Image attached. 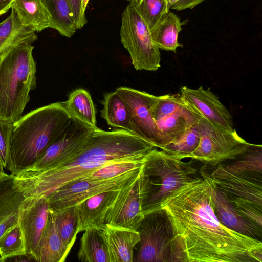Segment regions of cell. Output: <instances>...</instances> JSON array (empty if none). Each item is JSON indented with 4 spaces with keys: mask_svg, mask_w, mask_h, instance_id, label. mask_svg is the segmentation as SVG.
Returning <instances> with one entry per match:
<instances>
[{
    "mask_svg": "<svg viewBox=\"0 0 262 262\" xmlns=\"http://www.w3.org/2000/svg\"><path fill=\"white\" fill-rule=\"evenodd\" d=\"M13 123L0 121V164L4 169L12 173L11 157V140Z\"/></svg>",
    "mask_w": 262,
    "mask_h": 262,
    "instance_id": "obj_36",
    "label": "cell"
},
{
    "mask_svg": "<svg viewBox=\"0 0 262 262\" xmlns=\"http://www.w3.org/2000/svg\"><path fill=\"white\" fill-rule=\"evenodd\" d=\"M37 39L35 32L23 25L11 9L10 15L0 23V56L21 42L33 43Z\"/></svg>",
    "mask_w": 262,
    "mask_h": 262,
    "instance_id": "obj_25",
    "label": "cell"
},
{
    "mask_svg": "<svg viewBox=\"0 0 262 262\" xmlns=\"http://www.w3.org/2000/svg\"><path fill=\"white\" fill-rule=\"evenodd\" d=\"M143 167L111 179H80L64 185L46 196L50 210L55 212L74 206L99 193L120 189L136 180Z\"/></svg>",
    "mask_w": 262,
    "mask_h": 262,
    "instance_id": "obj_10",
    "label": "cell"
},
{
    "mask_svg": "<svg viewBox=\"0 0 262 262\" xmlns=\"http://www.w3.org/2000/svg\"><path fill=\"white\" fill-rule=\"evenodd\" d=\"M25 196L15 187L12 174L0 182V236L18 223L19 210Z\"/></svg>",
    "mask_w": 262,
    "mask_h": 262,
    "instance_id": "obj_21",
    "label": "cell"
},
{
    "mask_svg": "<svg viewBox=\"0 0 262 262\" xmlns=\"http://www.w3.org/2000/svg\"><path fill=\"white\" fill-rule=\"evenodd\" d=\"M137 231L140 237L139 248L133 261L170 262L173 233L163 210L145 214Z\"/></svg>",
    "mask_w": 262,
    "mask_h": 262,
    "instance_id": "obj_9",
    "label": "cell"
},
{
    "mask_svg": "<svg viewBox=\"0 0 262 262\" xmlns=\"http://www.w3.org/2000/svg\"><path fill=\"white\" fill-rule=\"evenodd\" d=\"M32 42L25 41L0 56V121L19 119L36 86V67Z\"/></svg>",
    "mask_w": 262,
    "mask_h": 262,
    "instance_id": "obj_4",
    "label": "cell"
},
{
    "mask_svg": "<svg viewBox=\"0 0 262 262\" xmlns=\"http://www.w3.org/2000/svg\"><path fill=\"white\" fill-rule=\"evenodd\" d=\"M13 0H0V16L6 13L11 9Z\"/></svg>",
    "mask_w": 262,
    "mask_h": 262,
    "instance_id": "obj_39",
    "label": "cell"
},
{
    "mask_svg": "<svg viewBox=\"0 0 262 262\" xmlns=\"http://www.w3.org/2000/svg\"><path fill=\"white\" fill-rule=\"evenodd\" d=\"M154 186V181L144 174L142 168L138 178L122 189L105 215V224L137 230L145 216L144 204Z\"/></svg>",
    "mask_w": 262,
    "mask_h": 262,
    "instance_id": "obj_8",
    "label": "cell"
},
{
    "mask_svg": "<svg viewBox=\"0 0 262 262\" xmlns=\"http://www.w3.org/2000/svg\"><path fill=\"white\" fill-rule=\"evenodd\" d=\"M175 13L169 10L164 13L150 30L152 39L156 46L161 50L177 52L179 47L178 35L184 24Z\"/></svg>",
    "mask_w": 262,
    "mask_h": 262,
    "instance_id": "obj_24",
    "label": "cell"
},
{
    "mask_svg": "<svg viewBox=\"0 0 262 262\" xmlns=\"http://www.w3.org/2000/svg\"><path fill=\"white\" fill-rule=\"evenodd\" d=\"M166 1L167 3L168 7L170 9L179 0H166Z\"/></svg>",
    "mask_w": 262,
    "mask_h": 262,
    "instance_id": "obj_42",
    "label": "cell"
},
{
    "mask_svg": "<svg viewBox=\"0 0 262 262\" xmlns=\"http://www.w3.org/2000/svg\"><path fill=\"white\" fill-rule=\"evenodd\" d=\"M179 93L185 104L201 117L226 130H235L232 116L210 88L193 89L184 86Z\"/></svg>",
    "mask_w": 262,
    "mask_h": 262,
    "instance_id": "obj_14",
    "label": "cell"
},
{
    "mask_svg": "<svg viewBox=\"0 0 262 262\" xmlns=\"http://www.w3.org/2000/svg\"><path fill=\"white\" fill-rule=\"evenodd\" d=\"M25 254H27L25 241L17 223L0 236V261Z\"/></svg>",
    "mask_w": 262,
    "mask_h": 262,
    "instance_id": "obj_33",
    "label": "cell"
},
{
    "mask_svg": "<svg viewBox=\"0 0 262 262\" xmlns=\"http://www.w3.org/2000/svg\"><path fill=\"white\" fill-rule=\"evenodd\" d=\"M135 8L150 30L169 10L166 0H142Z\"/></svg>",
    "mask_w": 262,
    "mask_h": 262,
    "instance_id": "obj_35",
    "label": "cell"
},
{
    "mask_svg": "<svg viewBox=\"0 0 262 262\" xmlns=\"http://www.w3.org/2000/svg\"><path fill=\"white\" fill-rule=\"evenodd\" d=\"M56 229L54 215L50 211L38 245V262H63L69 252Z\"/></svg>",
    "mask_w": 262,
    "mask_h": 262,
    "instance_id": "obj_23",
    "label": "cell"
},
{
    "mask_svg": "<svg viewBox=\"0 0 262 262\" xmlns=\"http://www.w3.org/2000/svg\"><path fill=\"white\" fill-rule=\"evenodd\" d=\"M142 0H127L129 4H132L135 7L137 6Z\"/></svg>",
    "mask_w": 262,
    "mask_h": 262,
    "instance_id": "obj_43",
    "label": "cell"
},
{
    "mask_svg": "<svg viewBox=\"0 0 262 262\" xmlns=\"http://www.w3.org/2000/svg\"><path fill=\"white\" fill-rule=\"evenodd\" d=\"M124 187L95 194L75 206L78 233L90 228H104L105 215Z\"/></svg>",
    "mask_w": 262,
    "mask_h": 262,
    "instance_id": "obj_16",
    "label": "cell"
},
{
    "mask_svg": "<svg viewBox=\"0 0 262 262\" xmlns=\"http://www.w3.org/2000/svg\"><path fill=\"white\" fill-rule=\"evenodd\" d=\"M212 179L228 201H247L262 208V174L249 173L223 179Z\"/></svg>",
    "mask_w": 262,
    "mask_h": 262,
    "instance_id": "obj_17",
    "label": "cell"
},
{
    "mask_svg": "<svg viewBox=\"0 0 262 262\" xmlns=\"http://www.w3.org/2000/svg\"><path fill=\"white\" fill-rule=\"evenodd\" d=\"M201 116L186 105L156 122L159 134L158 148L162 149L178 140L190 127L199 123Z\"/></svg>",
    "mask_w": 262,
    "mask_h": 262,
    "instance_id": "obj_19",
    "label": "cell"
},
{
    "mask_svg": "<svg viewBox=\"0 0 262 262\" xmlns=\"http://www.w3.org/2000/svg\"><path fill=\"white\" fill-rule=\"evenodd\" d=\"M109 262H133L134 249L140 237L137 230L105 224L101 230Z\"/></svg>",
    "mask_w": 262,
    "mask_h": 262,
    "instance_id": "obj_18",
    "label": "cell"
},
{
    "mask_svg": "<svg viewBox=\"0 0 262 262\" xmlns=\"http://www.w3.org/2000/svg\"><path fill=\"white\" fill-rule=\"evenodd\" d=\"M143 171L150 177L159 178L160 181L154 183L158 188L151 193L144 204V215L156 211L169 194L200 174L192 161L184 162L162 150H158L157 147L146 155Z\"/></svg>",
    "mask_w": 262,
    "mask_h": 262,
    "instance_id": "obj_5",
    "label": "cell"
},
{
    "mask_svg": "<svg viewBox=\"0 0 262 262\" xmlns=\"http://www.w3.org/2000/svg\"><path fill=\"white\" fill-rule=\"evenodd\" d=\"M115 91L129 112L131 133L158 148V131L151 113L157 96L128 87L117 88Z\"/></svg>",
    "mask_w": 262,
    "mask_h": 262,
    "instance_id": "obj_12",
    "label": "cell"
},
{
    "mask_svg": "<svg viewBox=\"0 0 262 262\" xmlns=\"http://www.w3.org/2000/svg\"><path fill=\"white\" fill-rule=\"evenodd\" d=\"M199 143L189 158L211 166L232 160L251 145L236 132L229 131L204 117L199 120Z\"/></svg>",
    "mask_w": 262,
    "mask_h": 262,
    "instance_id": "obj_7",
    "label": "cell"
},
{
    "mask_svg": "<svg viewBox=\"0 0 262 262\" xmlns=\"http://www.w3.org/2000/svg\"><path fill=\"white\" fill-rule=\"evenodd\" d=\"M89 2V0H81V19L84 26L87 23L85 13Z\"/></svg>",
    "mask_w": 262,
    "mask_h": 262,
    "instance_id": "obj_40",
    "label": "cell"
},
{
    "mask_svg": "<svg viewBox=\"0 0 262 262\" xmlns=\"http://www.w3.org/2000/svg\"><path fill=\"white\" fill-rule=\"evenodd\" d=\"M101 117L110 126L131 133L130 115L127 107L115 91L104 94Z\"/></svg>",
    "mask_w": 262,
    "mask_h": 262,
    "instance_id": "obj_26",
    "label": "cell"
},
{
    "mask_svg": "<svg viewBox=\"0 0 262 262\" xmlns=\"http://www.w3.org/2000/svg\"><path fill=\"white\" fill-rule=\"evenodd\" d=\"M51 16L50 28L63 36L71 37L76 32L73 13L69 0H42Z\"/></svg>",
    "mask_w": 262,
    "mask_h": 262,
    "instance_id": "obj_28",
    "label": "cell"
},
{
    "mask_svg": "<svg viewBox=\"0 0 262 262\" xmlns=\"http://www.w3.org/2000/svg\"><path fill=\"white\" fill-rule=\"evenodd\" d=\"M8 174L6 173L3 167L0 164V182L1 180L5 178Z\"/></svg>",
    "mask_w": 262,
    "mask_h": 262,
    "instance_id": "obj_41",
    "label": "cell"
},
{
    "mask_svg": "<svg viewBox=\"0 0 262 262\" xmlns=\"http://www.w3.org/2000/svg\"><path fill=\"white\" fill-rule=\"evenodd\" d=\"M97 129L72 117L59 137L33 164L24 170H42L66 163L83 148Z\"/></svg>",
    "mask_w": 262,
    "mask_h": 262,
    "instance_id": "obj_11",
    "label": "cell"
},
{
    "mask_svg": "<svg viewBox=\"0 0 262 262\" xmlns=\"http://www.w3.org/2000/svg\"><path fill=\"white\" fill-rule=\"evenodd\" d=\"M77 29H81L84 25L81 19V0H69Z\"/></svg>",
    "mask_w": 262,
    "mask_h": 262,
    "instance_id": "obj_37",
    "label": "cell"
},
{
    "mask_svg": "<svg viewBox=\"0 0 262 262\" xmlns=\"http://www.w3.org/2000/svg\"><path fill=\"white\" fill-rule=\"evenodd\" d=\"M120 35L136 70L155 71L161 67L159 49L154 42L147 24L132 4H129L122 14Z\"/></svg>",
    "mask_w": 262,
    "mask_h": 262,
    "instance_id": "obj_6",
    "label": "cell"
},
{
    "mask_svg": "<svg viewBox=\"0 0 262 262\" xmlns=\"http://www.w3.org/2000/svg\"><path fill=\"white\" fill-rule=\"evenodd\" d=\"M198 123L190 127L178 140L166 145L161 150L177 159L189 158L199 143Z\"/></svg>",
    "mask_w": 262,
    "mask_h": 262,
    "instance_id": "obj_32",
    "label": "cell"
},
{
    "mask_svg": "<svg viewBox=\"0 0 262 262\" xmlns=\"http://www.w3.org/2000/svg\"><path fill=\"white\" fill-rule=\"evenodd\" d=\"M185 106L179 92L157 96L152 108V116L156 121Z\"/></svg>",
    "mask_w": 262,
    "mask_h": 262,
    "instance_id": "obj_34",
    "label": "cell"
},
{
    "mask_svg": "<svg viewBox=\"0 0 262 262\" xmlns=\"http://www.w3.org/2000/svg\"><path fill=\"white\" fill-rule=\"evenodd\" d=\"M155 147L127 130L98 128L83 148L66 163L42 170H21L12 174L13 182L25 198L46 196L109 163L142 157Z\"/></svg>",
    "mask_w": 262,
    "mask_h": 262,
    "instance_id": "obj_2",
    "label": "cell"
},
{
    "mask_svg": "<svg viewBox=\"0 0 262 262\" xmlns=\"http://www.w3.org/2000/svg\"><path fill=\"white\" fill-rule=\"evenodd\" d=\"M46 196L26 197L19 210L18 224L25 241L26 254L38 262V245L50 213Z\"/></svg>",
    "mask_w": 262,
    "mask_h": 262,
    "instance_id": "obj_13",
    "label": "cell"
},
{
    "mask_svg": "<svg viewBox=\"0 0 262 262\" xmlns=\"http://www.w3.org/2000/svg\"><path fill=\"white\" fill-rule=\"evenodd\" d=\"M53 213L58 233L65 246L70 251L78 234L76 206L66 208Z\"/></svg>",
    "mask_w": 262,
    "mask_h": 262,
    "instance_id": "obj_31",
    "label": "cell"
},
{
    "mask_svg": "<svg viewBox=\"0 0 262 262\" xmlns=\"http://www.w3.org/2000/svg\"><path fill=\"white\" fill-rule=\"evenodd\" d=\"M205 0H179L171 9L181 11L186 9H192Z\"/></svg>",
    "mask_w": 262,
    "mask_h": 262,
    "instance_id": "obj_38",
    "label": "cell"
},
{
    "mask_svg": "<svg viewBox=\"0 0 262 262\" xmlns=\"http://www.w3.org/2000/svg\"><path fill=\"white\" fill-rule=\"evenodd\" d=\"M72 117L58 102L31 111L13 123L11 174L33 164L69 124Z\"/></svg>",
    "mask_w": 262,
    "mask_h": 262,
    "instance_id": "obj_3",
    "label": "cell"
},
{
    "mask_svg": "<svg viewBox=\"0 0 262 262\" xmlns=\"http://www.w3.org/2000/svg\"><path fill=\"white\" fill-rule=\"evenodd\" d=\"M11 9L23 25L35 32L50 28L51 16L42 0H13Z\"/></svg>",
    "mask_w": 262,
    "mask_h": 262,
    "instance_id": "obj_22",
    "label": "cell"
},
{
    "mask_svg": "<svg viewBox=\"0 0 262 262\" xmlns=\"http://www.w3.org/2000/svg\"><path fill=\"white\" fill-rule=\"evenodd\" d=\"M227 164L217 165L210 174L215 179H223L239 174H262V146L251 144L245 151Z\"/></svg>",
    "mask_w": 262,
    "mask_h": 262,
    "instance_id": "obj_20",
    "label": "cell"
},
{
    "mask_svg": "<svg viewBox=\"0 0 262 262\" xmlns=\"http://www.w3.org/2000/svg\"><path fill=\"white\" fill-rule=\"evenodd\" d=\"M146 155L140 158L112 162L86 174L80 179L106 180L135 170L143 166Z\"/></svg>",
    "mask_w": 262,
    "mask_h": 262,
    "instance_id": "obj_30",
    "label": "cell"
},
{
    "mask_svg": "<svg viewBox=\"0 0 262 262\" xmlns=\"http://www.w3.org/2000/svg\"><path fill=\"white\" fill-rule=\"evenodd\" d=\"M62 103L72 117L98 128L95 106L91 96L86 90L82 88L74 90Z\"/></svg>",
    "mask_w": 262,
    "mask_h": 262,
    "instance_id": "obj_27",
    "label": "cell"
},
{
    "mask_svg": "<svg viewBox=\"0 0 262 262\" xmlns=\"http://www.w3.org/2000/svg\"><path fill=\"white\" fill-rule=\"evenodd\" d=\"M209 177L213 206L219 221L224 226L236 232L251 238H261L262 227L238 213L216 186L210 173Z\"/></svg>",
    "mask_w": 262,
    "mask_h": 262,
    "instance_id": "obj_15",
    "label": "cell"
},
{
    "mask_svg": "<svg viewBox=\"0 0 262 262\" xmlns=\"http://www.w3.org/2000/svg\"><path fill=\"white\" fill-rule=\"evenodd\" d=\"M207 165L169 194L156 210H163L171 224L172 244L186 262H262L261 240L228 229L217 218Z\"/></svg>",
    "mask_w": 262,
    "mask_h": 262,
    "instance_id": "obj_1",
    "label": "cell"
},
{
    "mask_svg": "<svg viewBox=\"0 0 262 262\" xmlns=\"http://www.w3.org/2000/svg\"><path fill=\"white\" fill-rule=\"evenodd\" d=\"M83 232L77 253L79 260L83 262H109L101 229L90 228Z\"/></svg>",
    "mask_w": 262,
    "mask_h": 262,
    "instance_id": "obj_29",
    "label": "cell"
}]
</instances>
